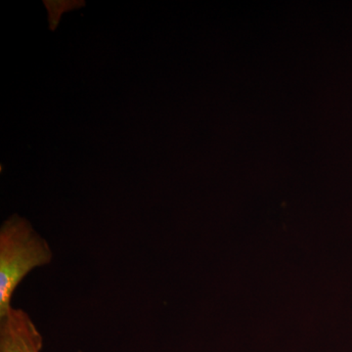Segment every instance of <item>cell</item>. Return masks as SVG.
<instances>
[{"label": "cell", "instance_id": "1", "mask_svg": "<svg viewBox=\"0 0 352 352\" xmlns=\"http://www.w3.org/2000/svg\"><path fill=\"white\" fill-rule=\"evenodd\" d=\"M53 259L50 244L27 219L13 215L0 228V316L12 305L14 292L34 268Z\"/></svg>", "mask_w": 352, "mask_h": 352}, {"label": "cell", "instance_id": "2", "mask_svg": "<svg viewBox=\"0 0 352 352\" xmlns=\"http://www.w3.org/2000/svg\"><path fill=\"white\" fill-rule=\"evenodd\" d=\"M43 338L30 315L13 307L0 316V352H41Z\"/></svg>", "mask_w": 352, "mask_h": 352}]
</instances>
